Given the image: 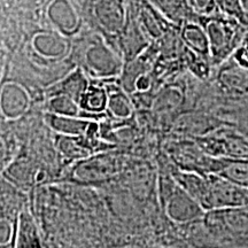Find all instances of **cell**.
I'll return each mask as SVG.
<instances>
[{"label": "cell", "instance_id": "10", "mask_svg": "<svg viewBox=\"0 0 248 248\" xmlns=\"http://www.w3.org/2000/svg\"><path fill=\"white\" fill-rule=\"evenodd\" d=\"M233 58L238 66L243 67L244 69H248V32L245 36L241 44L234 51Z\"/></svg>", "mask_w": 248, "mask_h": 248}, {"label": "cell", "instance_id": "2", "mask_svg": "<svg viewBox=\"0 0 248 248\" xmlns=\"http://www.w3.org/2000/svg\"><path fill=\"white\" fill-rule=\"evenodd\" d=\"M200 203L204 208H233L248 206V187L224 177L210 176L204 182Z\"/></svg>", "mask_w": 248, "mask_h": 248}, {"label": "cell", "instance_id": "7", "mask_svg": "<svg viewBox=\"0 0 248 248\" xmlns=\"http://www.w3.org/2000/svg\"><path fill=\"white\" fill-rule=\"evenodd\" d=\"M105 102H106V97H105V93L102 90L90 89L83 95L82 105L89 110H100L104 108Z\"/></svg>", "mask_w": 248, "mask_h": 248}, {"label": "cell", "instance_id": "6", "mask_svg": "<svg viewBox=\"0 0 248 248\" xmlns=\"http://www.w3.org/2000/svg\"><path fill=\"white\" fill-rule=\"evenodd\" d=\"M216 12L237 20L243 26L248 28V20L243 9L241 0H216Z\"/></svg>", "mask_w": 248, "mask_h": 248}, {"label": "cell", "instance_id": "12", "mask_svg": "<svg viewBox=\"0 0 248 248\" xmlns=\"http://www.w3.org/2000/svg\"><path fill=\"white\" fill-rule=\"evenodd\" d=\"M241 5H243V9L248 20V0H241Z\"/></svg>", "mask_w": 248, "mask_h": 248}, {"label": "cell", "instance_id": "5", "mask_svg": "<svg viewBox=\"0 0 248 248\" xmlns=\"http://www.w3.org/2000/svg\"><path fill=\"white\" fill-rule=\"evenodd\" d=\"M49 16L54 20L55 23L59 26H63L66 28L75 27L77 17L74 9L71 8L70 4H68L67 0H55L49 8Z\"/></svg>", "mask_w": 248, "mask_h": 248}, {"label": "cell", "instance_id": "4", "mask_svg": "<svg viewBox=\"0 0 248 248\" xmlns=\"http://www.w3.org/2000/svg\"><path fill=\"white\" fill-rule=\"evenodd\" d=\"M182 39L192 52L203 59H210L209 40L206 30L199 21L192 20L182 26Z\"/></svg>", "mask_w": 248, "mask_h": 248}, {"label": "cell", "instance_id": "9", "mask_svg": "<svg viewBox=\"0 0 248 248\" xmlns=\"http://www.w3.org/2000/svg\"><path fill=\"white\" fill-rule=\"evenodd\" d=\"M190 4L198 15L216 13V0H190Z\"/></svg>", "mask_w": 248, "mask_h": 248}, {"label": "cell", "instance_id": "8", "mask_svg": "<svg viewBox=\"0 0 248 248\" xmlns=\"http://www.w3.org/2000/svg\"><path fill=\"white\" fill-rule=\"evenodd\" d=\"M53 125L58 130L61 131H69V132H80L85 128V124L83 122H77V121H71L66 119H59V117H54L53 119Z\"/></svg>", "mask_w": 248, "mask_h": 248}, {"label": "cell", "instance_id": "3", "mask_svg": "<svg viewBox=\"0 0 248 248\" xmlns=\"http://www.w3.org/2000/svg\"><path fill=\"white\" fill-rule=\"evenodd\" d=\"M150 2L173 24L184 26L188 21L198 18L190 0H150Z\"/></svg>", "mask_w": 248, "mask_h": 248}, {"label": "cell", "instance_id": "11", "mask_svg": "<svg viewBox=\"0 0 248 248\" xmlns=\"http://www.w3.org/2000/svg\"><path fill=\"white\" fill-rule=\"evenodd\" d=\"M53 107L58 113H63V114H75L76 113V107L73 104L71 99L66 97H60L52 102Z\"/></svg>", "mask_w": 248, "mask_h": 248}, {"label": "cell", "instance_id": "1", "mask_svg": "<svg viewBox=\"0 0 248 248\" xmlns=\"http://www.w3.org/2000/svg\"><path fill=\"white\" fill-rule=\"evenodd\" d=\"M198 21L208 36L210 60L215 64L221 63L234 53L248 32V28L237 20L217 12L210 15H198Z\"/></svg>", "mask_w": 248, "mask_h": 248}]
</instances>
